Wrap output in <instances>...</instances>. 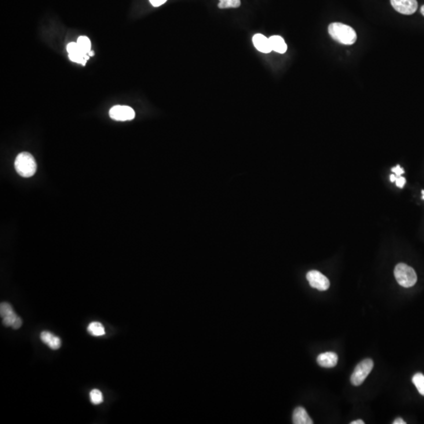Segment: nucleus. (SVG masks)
I'll return each mask as SVG.
<instances>
[{
  "label": "nucleus",
  "mask_w": 424,
  "mask_h": 424,
  "mask_svg": "<svg viewBox=\"0 0 424 424\" xmlns=\"http://www.w3.org/2000/svg\"><path fill=\"white\" fill-rule=\"evenodd\" d=\"M328 33L334 40L344 45H352L356 40V33L353 28L340 22L329 24Z\"/></svg>",
  "instance_id": "nucleus-1"
},
{
  "label": "nucleus",
  "mask_w": 424,
  "mask_h": 424,
  "mask_svg": "<svg viewBox=\"0 0 424 424\" xmlns=\"http://www.w3.org/2000/svg\"><path fill=\"white\" fill-rule=\"evenodd\" d=\"M16 172L22 177L30 178L36 174L37 164L36 160L30 152H20L18 155L14 162Z\"/></svg>",
  "instance_id": "nucleus-2"
},
{
  "label": "nucleus",
  "mask_w": 424,
  "mask_h": 424,
  "mask_svg": "<svg viewBox=\"0 0 424 424\" xmlns=\"http://www.w3.org/2000/svg\"><path fill=\"white\" fill-rule=\"evenodd\" d=\"M394 276L398 283L404 288H411L415 286L417 276L411 266L404 264H399L394 269Z\"/></svg>",
  "instance_id": "nucleus-3"
},
{
  "label": "nucleus",
  "mask_w": 424,
  "mask_h": 424,
  "mask_svg": "<svg viewBox=\"0 0 424 424\" xmlns=\"http://www.w3.org/2000/svg\"><path fill=\"white\" fill-rule=\"evenodd\" d=\"M374 363L370 358L364 359L355 367L350 377L351 384L354 386H360L372 370Z\"/></svg>",
  "instance_id": "nucleus-4"
},
{
  "label": "nucleus",
  "mask_w": 424,
  "mask_h": 424,
  "mask_svg": "<svg viewBox=\"0 0 424 424\" xmlns=\"http://www.w3.org/2000/svg\"><path fill=\"white\" fill-rule=\"evenodd\" d=\"M110 116L114 120H132L136 117V112L130 106H115L110 110Z\"/></svg>",
  "instance_id": "nucleus-5"
},
{
  "label": "nucleus",
  "mask_w": 424,
  "mask_h": 424,
  "mask_svg": "<svg viewBox=\"0 0 424 424\" xmlns=\"http://www.w3.org/2000/svg\"><path fill=\"white\" fill-rule=\"evenodd\" d=\"M306 279L310 286L319 291H326L330 286L328 279L318 270H311L308 272Z\"/></svg>",
  "instance_id": "nucleus-6"
},
{
  "label": "nucleus",
  "mask_w": 424,
  "mask_h": 424,
  "mask_svg": "<svg viewBox=\"0 0 424 424\" xmlns=\"http://www.w3.org/2000/svg\"><path fill=\"white\" fill-rule=\"evenodd\" d=\"M395 10L404 15L414 14L418 8L416 0H390Z\"/></svg>",
  "instance_id": "nucleus-7"
},
{
  "label": "nucleus",
  "mask_w": 424,
  "mask_h": 424,
  "mask_svg": "<svg viewBox=\"0 0 424 424\" xmlns=\"http://www.w3.org/2000/svg\"><path fill=\"white\" fill-rule=\"evenodd\" d=\"M252 42L254 48L261 53L269 54L272 52L269 38H266L262 34H260V33L256 34L253 36Z\"/></svg>",
  "instance_id": "nucleus-8"
},
{
  "label": "nucleus",
  "mask_w": 424,
  "mask_h": 424,
  "mask_svg": "<svg viewBox=\"0 0 424 424\" xmlns=\"http://www.w3.org/2000/svg\"><path fill=\"white\" fill-rule=\"evenodd\" d=\"M338 355L334 352L320 354L316 358L318 364L324 368H333L338 363Z\"/></svg>",
  "instance_id": "nucleus-9"
},
{
  "label": "nucleus",
  "mask_w": 424,
  "mask_h": 424,
  "mask_svg": "<svg viewBox=\"0 0 424 424\" xmlns=\"http://www.w3.org/2000/svg\"><path fill=\"white\" fill-rule=\"evenodd\" d=\"M293 424H313L314 421L312 420L310 416L308 415V412L306 411L305 408L302 407H297L293 412L292 416Z\"/></svg>",
  "instance_id": "nucleus-10"
},
{
  "label": "nucleus",
  "mask_w": 424,
  "mask_h": 424,
  "mask_svg": "<svg viewBox=\"0 0 424 424\" xmlns=\"http://www.w3.org/2000/svg\"><path fill=\"white\" fill-rule=\"evenodd\" d=\"M272 50L276 53L284 54L287 52L288 46L286 41L280 36H272L269 38Z\"/></svg>",
  "instance_id": "nucleus-11"
},
{
  "label": "nucleus",
  "mask_w": 424,
  "mask_h": 424,
  "mask_svg": "<svg viewBox=\"0 0 424 424\" xmlns=\"http://www.w3.org/2000/svg\"><path fill=\"white\" fill-rule=\"evenodd\" d=\"M88 332L93 336H102L106 334L104 326L100 322H94L88 326Z\"/></svg>",
  "instance_id": "nucleus-12"
},
{
  "label": "nucleus",
  "mask_w": 424,
  "mask_h": 424,
  "mask_svg": "<svg viewBox=\"0 0 424 424\" xmlns=\"http://www.w3.org/2000/svg\"><path fill=\"white\" fill-rule=\"evenodd\" d=\"M68 58L70 60L74 62L78 63V64L85 66L88 59H89V55L88 54L84 53V52H76V53L68 54Z\"/></svg>",
  "instance_id": "nucleus-13"
},
{
  "label": "nucleus",
  "mask_w": 424,
  "mask_h": 424,
  "mask_svg": "<svg viewBox=\"0 0 424 424\" xmlns=\"http://www.w3.org/2000/svg\"><path fill=\"white\" fill-rule=\"evenodd\" d=\"M77 44L79 45L80 48L84 53L88 54L92 50V42L90 38L88 37L82 36H80L77 40Z\"/></svg>",
  "instance_id": "nucleus-14"
},
{
  "label": "nucleus",
  "mask_w": 424,
  "mask_h": 424,
  "mask_svg": "<svg viewBox=\"0 0 424 424\" xmlns=\"http://www.w3.org/2000/svg\"><path fill=\"white\" fill-rule=\"evenodd\" d=\"M412 382L418 392L421 395L424 396V375L422 373H416L412 377Z\"/></svg>",
  "instance_id": "nucleus-15"
},
{
  "label": "nucleus",
  "mask_w": 424,
  "mask_h": 424,
  "mask_svg": "<svg viewBox=\"0 0 424 424\" xmlns=\"http://www.w3.org/2000/svg\"><path fill=\"white\" fill-rule=\"evenodd\" d=\"M242 2L240 0H220V4L218 5L220 9H227V8H240Z\"/></svg>",
  "instance_id": "nucleus-16"
},
{
  "label": "nucleus",
  "mask_w": 424,
  "mask_h": 424,
  "mask_svg": "<svg viewBox=\"0 0 424 424\" xmlns=\"http://www.w3.org/2000/svg\"><path fill=\"white\" fill-rule=\"evenodd\" d=\"M90 399L92 404H99L103 402V394L99 390L94 389L90 392Z\"/></svg>",
  "instance_id": "nucleus-17"
},
{
  "label": "nucleus",
  "mask_w": 424,
  "mask_h": 424,
  "mask_svg": "<svg viewBox=\"0 0 424 424\" xmlns=\"http://www.w3.org/2000/svg\"><path fill=\"white\" fill-rule=\"evenodd\" d=\"M14 312V310L12 306L8 302H4L0 304V315L2 318H4L6 315L10 314Z\"/></svg>",
  "instance_id": "nucleus-18"
},
{
  "label": "nucleus",
  "mask_w": 424,
  "mask_h": 424,
  "mask_svg": "<svg viewBox=\"0 0 424 424\" xmlns=\"http://www.w3.org/2000/svg\"><path fill=\"white\" fill-rule=\"evenodd\" d=\"M18 316L16 314L15 312L10 314L6 315V316L2 318V324L6 327H12Z\"/></svg>",
  "instance_id": "nucleus-19"
},
{
  "label": "nucleus",
  "mask_w": 424,
  "mask_h": 424,
  "mask_svg": "<svg viewBox=\"0 0 424 424\" xmlns=\"http://www.w3.org/2000/svg\"><path fill=\"white\" fill-rule=\"evenodd\" d=\"M54 337V334L50 332L44 331L40 333V340L44 344L48 345L52 341V338Z\"/></svg>",
  "instance_id": "nucleus-20"
},
{
  "label": "nucleus",
  "mask_w": 424,
  "mask_h": 424,
  "mask_svg": "<svg viewBox=\"0 0 424 424\" xmlns=\"http://www.w3.org/2000/svg\"><path fill=\"white\" fill-rule=\"evenodd\" d=\"M60 345H62V340L59 337L54 336V337L52 338V341L50 342L48 346L50 349L56 350H58L60 348Z\"/></svg>",
  "instance_id": "nucleus-21"
},
{
  "label": "nucleus",
  "mask_w": 424,
  "mask_h": 424,
  "mask_svg": "<svg viewBox=\"0 0 424 424\" xmlns=\"http://www.w3.org/2000/svg\"><path fill=\"white\" fill-rule=\"evenodd\" d=\"M66 50H67V52H68V54H72L76 53V52H80L81 50L80 48L79 45L76 42H70L66 46ZM82 52V50H81Z\"/></svg>",
  "instance_id": "nucleus-22"
},
{
  "label": "nucleus",
  "mask_w": 424,
  "mask_h": 424,
  "mask_svg": "<svg viewBox=\"0 0 424 424\" xmlns=\"http://www.w3.org/2000/svg\"><path fill=\"white\" fill-rule=\"evenodd\" d=\"M395 182H396V185H397L398 187H399V188H403L404 184H406V180L404 177H402V176H399V177H397V176H396Z\"/></svg>",
  "instance_id": "nucleus-23"
},
{
  "label": "nucleus",
  "mask_w": 424,
  "mask_h": 424,
  "mask_svg": "<svg viewBox=\"0 0 424 424\" xmlns=\"http://www.w3.org/2000/svg\"><path fill=\"white\" fill-rule=\"evenodd\" d=\"M392 172L394 173L395 176H397V177H399V176H402V174H404V172L402 168H400L399 165H397V166H394L392 168Z\"/></svg>",
  "instance_id": "nucleus-24"
},
{
  "label": "nucleus",
  "mask_w": 424,
  "mask_h": 424,
  "mask_svg": "<svg viewBox=\"0 0 424 424\" xmlns=\"http://www.w3.org/2000/svg\"><path fill=\"white\" fill-rule=\"evenodd\" d=\"M150 4H152L155 8H158L160 6L163 5L168 0H150Z\"/></svg>",
  "instance_id": "nucleus-25"
},
{
  "label": "nucleus",
  "mask_w": 424,
  "mask_h": 424,
  "mask_svg": "<svg viewBox=\"0 0 424 424\" xmlns=\"http://www.w3.org/2000/svg\"><path fill=\"white\" fill-rule=\"evenodd\" d=\"M22 318H19V316H18V318H16V320H15L13 326H12V328H13L14 329H18L20 328V327H22Z\"/></svg>",
  "instance_id": "nucleus-26"
},
{
  "label": "nucleus",
  "mask_w": 424,
  "mask_h": 424,
  "mask_svg": "<svg viewBox=\"0 0 424 424\" xmlns=\"http://www.w3.org/2000/svg\"><path fill=\"white\" fill-rule=\"evenodd\" d=\"M394 424H406V422L403 420L402 418H397V419H395L394 421L393 422Z\"/></svg>",
  "instance_id": "nucleus-27"
},
{
  "label": "nucleus",
  "mask_w": 424,
  "mask_h": 424,
  "mask_svg": "<svg viewBox=\"0 0 424 424\" xmlns=\"http://www.w3.org/2000/svg\"><path fill=\"white\" fill-rule=\"evenodd\" d=\"M350 424H364V422L362 420H358L353 421V422H351Z\"/></svg>",
  "instance_id": "nucleus-28"
},
{
  "label": "nucleus",
  "mask_w": 424,
  "mask_h": 424,
  "mask_svg": "<svg viewBox=\"0 0 424 424\" xmlns=\"http://www.w3.org/2000/svg\"><path fill=\"white\" fill-rule=\"evenodd\" d=\"M390 182H395V180H396V176H395V174H392L390 177Z\"/></svg>",
  "instance_id": "nucleus-29"
},
{
  "label": "nucleus",
  "mask_w": 424,
  "mask_h": 424,
  "mask_svg": "<svg viewBox=\"0 0 424 424\" xmlns=\"http://www.w3.org/2000/svg\"><path fill=\"white\" fill-rule=\"evenodd\" d=\"M88 55H89V57H93V56H94V52L93 50H90V52L88 53Z\"/></svg>",
  "instance_id": "nucleus-30"
},
{
  "label": "nucleus",
  "mask_w": 424,
  "mask_h": 424,
  "mask_svg": "<svg viewBox=\"0 0 424 424\" xmlns=\"http://www.w3.org/2000/svg\"><path fill=\"white\" fill-rule=\"evenodd\" d=\"M420 12L421 14H422L424 16V5L422 6V8H421Z\"/></svg>",
  "instance_id": "nucleus-31"
},
{
  "label": "nucleus",
  "mask_w": 424,
  "mask_h": 424,
  "mask_svg": "<svg viewBox=\"0 0 424 424\" xmlns=\"http://www.w3.org/2000/svg\"><path fill=\"white\" fill-rule=\"evenodd\" d=\"M422 199L424 200V190L422 191Z\"/></svg>",
  "instance_id": "nucleus-32"
}]
</instances>
